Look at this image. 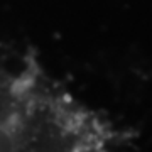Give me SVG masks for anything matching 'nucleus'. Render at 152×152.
<instances>
[{
    "label": "nucleus",
    "mask_w": 152,
    "mask_h": 152,
    "mask_svg": "<svg viewBox=\"0 0 152 152\" xmlns=\"http://www.w3.org/2000/svg\"><path fill=\"white\" fill-rule=\"evenodd\" d=\"M17 151V132L12 122L0 120V152Z\"/></svg>",
    "instance_id": "1"
}]
</instances>
